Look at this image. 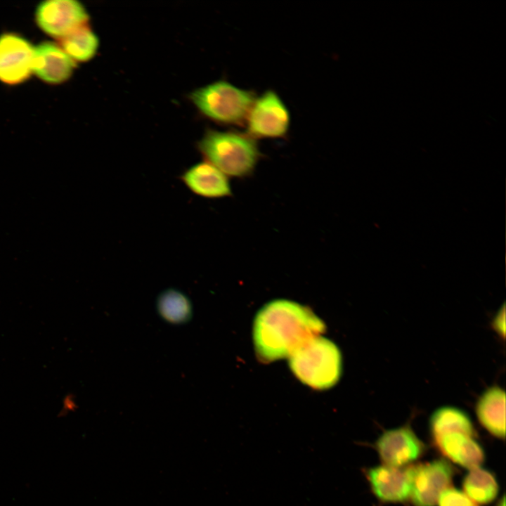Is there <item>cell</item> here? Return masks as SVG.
Returning a JSON list of instances; mask_svg holds the SVG:
<instances>
[{
	"mask_svg": "<svg viewBox=\"0 0 506 506\" xmlns=\"http://www.w3.org/2000/svg\"><path fill=\"white\" fill-rule=\"evenodd\" d=\"M325 328L323 322L305 306L275 299L265 304L254 318L255 350L264 362L289 357Z\"/></svg>",
	"mask_w": 506,
	"mask_h": 506,
	"instance_id": "6da1fadb",
	"label": "cell"
},
{
	"mask_svg": "<svg viewBox=\"0 0 506 506\" xmlns=\"http://www.w3.org/2000/svg\"><path fill=\"white\" fill-rule=\"evenodd\" d=\"M204 160L228 177L248 178L263 158L257 140L245 132L208 129L197 143Z\"/></svg>",
	"mask_w": 506,
	"mask_h": 506,
	"instance_id": "7a4b0ae2",
	"label": "cell"
},
{
	"mask_svg": "<svg viewBox=\"0 0 506 506\" xmlns=\"http://www.w3.org/2000/svg\"><path fill=\"white\" fill-rule=\"evenodd\" d=\"M289 365L304 384L318 389L335 385L342 373V356L330 340L316 336L294 351Z\"/></svg>",
	"mask_w": 506,
	"mask_h": 506,
	"instance_id": "3957f363",
	"label": "cell"
},
{
	"mask_svg": "<svg viewBox=\"0 0 506 506\" xmlns=\"http://www.w3.org/2000/svg\"><path fill=\"white\" fill-rule=\"evenodd\" d=\"M253 91L218 80L200 87L189 96L198 111L207 118L223 124H245L256 98Z\"/></svg>",
	"mask_w": 506,
	"mask_h": 506,
	"instance_id": "277c9868",
	"label": "cell"
},
{
	"mask_svg": "<svg viewBox=\"0 0 506 506\" xmlns=\"http://www.w3.org/2000/svg\"><path fill=\"white\" fill-rule=\"evenodd\" d=\"M245 133L258 141L285 138L290 128V112L278 93L272 89L256 96L244 124Z\"/></svg>",
	"mask_w": 506,
	"mask_h": 506,
	"instance_id": "5b68a950",
	"label": "cell"
},
{
	"mask_svg": "<svg viewBox=\"0 0 506 506\" xmlns=\"http://www.w3.org/2000/svg\"><path fill=\"white\" fill-rule=\"evenodd\" d=\"M34 20L41 30L58 40L89 23V15L79 1L48 0L37 6Z\"/></svg>",
	"mask_w": 506,
	"mask_h": 506,
	"instance_id": "8992f818",
	"label": "cell"
},
{
	"mask_svg": "<svg viewBox=\"0 0 506 506\" xmlns=\"http://www.w3.org/2000/svg\"><path fill=\"white\" fill-rule=\"evenodd\" d=\"M34 47L22 35H0V82L8 85L25 82L33 73Z\"/></svg>",
	"mask_w": 506,
	"mask_h": 506,
	"instance_id": "52a82bcc",
	"label": "cell"
},
{
	"mask_svg": "<svg viewBox=\"0 0 506 506\" xmlns=\"http://www.w3.org/2000/svg\"><path fill=\"white\" fill-rule=\"evenodd\" d=\"M454 470L444 459L412 466L410 498L415 506H435L440 494L451 484Z\"/></svg>",
	"mask_w": 506,
	"mask_h": 506,
	"instance_id": "ba28073f",
	"label": "cell"
},
{
	"mask_svg": "<svg viewBox=\"0 0 506 506\" xmlns=\"http://www.w3.org/2000/svg\"><path fill=\"white\" fill-rule=\"evenodd\" d=\"M375 446L384 465L396 467H403L416 460L424 450L422 441L407 426L384 432Z\"/></svg>",
	"mask_w": 506,
	"mask_h": 506,
	"instance_id": "9c48e42d",
	"label": "cell"
},
{
	"mask_svg": "<svg viewBox=\"0 0 506 506\" xmlns=\"http://www.w3.org/2000/svg\"><path fill=\"white\" fill-rule=\"evenodd\" d=\"M365 476L372 492L381 501L400 502L410 498L412 466L408 468L376 466L367 469Z\"/></svg>",
	"mask_w": 506,
	"mask_h": 506,
	"instance_id": "30bf717a",
	"label": "cell"
},
{
	"mask_svg": "<svg viewBox=\"0 0 506 506\" xmlns=\"http://www.w3.org/2000/svg\"><path fill=\"white\" fill-rule=\"evenodd\" d=\"M76 67V63L56 43L43 41L34 47L33 73L46 84L65 82Z\"/></svg>",
	"mask_w": 506,
	"mask_h": 506,
	"instance_id": "8fae6325",
	"label": "cell"
},
{
	"mask_svg": "<svg viewBox=\"0 0 506 506\" xmlns=\"http://www.w3.org/2000/svg\"><path fill=\"white\" fill-rule=\"evenodd\" d=\"M179 179L193 193L200 197L219 199L233 195L229 177L205 160L188 167Z\"/></svg>",
	"mask_w": 506,
	"mask_h": 506,
	"instance_id": "7c38bea8",
	"label": "cell"
},
{
	"mask_svg": "<svg viewBox=\"0 0 506 506\" xmlns=\"http://www.w3.org/2000/svg\"><path fill=\"white\" fill-rule=\"evenodd\" d=\"M442 454L453 462L471 469L480 467L485 454L472 436L450 433L434 439Z\"/></svg>",
	"mask_w": 506,
	"mask_h": 506,
	"instance_id": "4fadbf2b",
	"label": "cell"
},
{
	"mask_svg": "<svg viewBox=\"0 0 506 506\" xmlns=\"http://www.w3.org/2000/svg\"><path fill=\"white\" fill-rule=\"evenodd\" d=\"M475 412L480 424L492 435L505 437V392L498 386L487 388L479 397Z\"/></svg>",
	"mask_w": 506,
	"mask_h": 506,
	"instance_id": "5bb4252c",
	"label": "cell"
},
{
	"mask_svg": "<svg viewBox=\"0 0 506 506\" xmlns=\"http://www.w3.org/2000/svg\"><path fill=\"white\" fill-rule=\"evenodd\" d=\"M429 429L434 439L450 433L474 436V429L469 415L460 408L442 406L435 410L429 418Z\"/></svg>",
	"mask_w": 506,
	"mask_h": 506,
	"instance_id": "9a60e30c",
	"label": "cell"
},
{
	"mask_svg": "<svg viewBox=\"0 0 506 506\" xmlns=\"http://www.w3.org/2000/svg\"><path fill=\"white\" fill-rule=\"evenodd\" d=\"M58 44L75 62L91 60L99 48V39L89 25L86 24L58 40Z\"/></svg>",
	"mask_w": 506,
	"mask_h": 506,
	"instance_id": "2e32d148",
	"label": "cell"
},
{
	"mask_svg": "<svg viewBox=\"0 0 506 506\" xmlns=\"http://www.w3.org/2000/svg\"><path fill=\"white\" fill-rule=\"evenodd\" d=\"M464 493L476 504H487L498 495V484L493 474L477 467L469 469L462 481Z\"/></svg>",
	"mask_w": 506,
	"mask_h": 506,
	"instance_id": "e0dca14e",
	"label": "cell"
},
{
	"mask_svg": "<svg viewBox=\"0 0 506 506\" xmlns=\"http://www.w3.org/2000/svg\"><path fill=\"white\" fill-rule=\"evenodd\" d=\"M157 309L164 320L172 324L185 323L192 316V305L189 298L174 288H168L159 294Z\"/></svg>",
	"mask_w": 506,
	"mask_h": 506,
	"instance_id": "ac0fdd59",
	"label": "cell"
},
{
	"mask_svg": "<svg viewBox=\"0 0 506 506\" xmlns=\"http://www.w3.org/2000/svg\"><path fill=\"white\" fill-rule=\"evenodd\" d=\"M439 506H478L464 492L454 488H447L439 495Z\"/></svg>",
	"mask_w": 506,
	"mask_h": 506,
	"instance_id": "d6986e66",
	"label": "cell"
},
{
	"mask_svg": "<svg viewBox=\"0 0 506 506\" xmlns=\"http://www.w3.org/2000/svg\"><path fill=\"white\" fill-rule=\"evenodd\" d=\"M492 326L495 330L500 337L502 338L505 335V304L502 305V308L495 315L493 321Z\"/></svg>",
	"mask_w": 506,
	"mask_h": 506,
	"instance_id": "ffe728a7",
	"label": "cell"
},
{
	"mask_svg": "<svg viewBox=\"0 0 506 506\" xmlns=\"http://www.w3.org/2000/svg\"><path fill=\"white\" fill-rule=\"evenodd\" d=\"M497 506H505V495H503L502 498L499 500L498 503L497 504Z\"/></svg>",
	"mask_w": 506,
	"mask_h": 506,
	"instance_id": "44dd1931",
	"label": "cell"
}]
</instances>
